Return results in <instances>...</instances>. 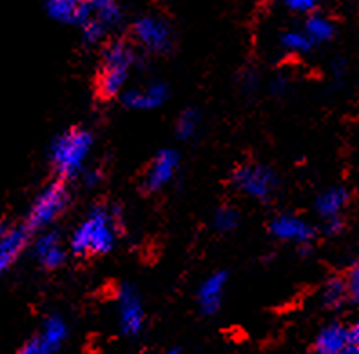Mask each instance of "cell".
<instances>
[{
    "mask_svg": "<svg viewBox=\"0 0 359 354\" xmlns=\"http://www.w3.org/2000/svg\"><path fill=\"white\" fill-rule=\"evenodd\" d=\"M348 198H351V192L346 191L345 188L327 189L316 200V211L325 220L337 218V216H341L343 209L348 204Z\"/></svg>",
    "mask_w": 359,
    "mask_h": 354,
    "instance_id": "cell-17",
    "label": "cell"
},
{
    "mask_svg": "<svg viewBox=\"0 0 359 354\" xmlns=\"http://www.w3.org/2000/svg\"><path fill=\"white\" fill-rule=\"evenodd\" d=\"M169 96V89L165 84L162 82H153L147 84L145 88H135L128 89L122 93V102L129 110H138V111H147V110H156Z\"/></svg>",
    "mask_w": 359,
    "mask_h": 354,
    "instance_id": "cell-9",
    "label": "cell"
},
{
    "mask_svg": "<svg viewBox=\"0 0 359 354\" xmlns=\"http://www.w3.org/2000/svg\"><path fill=\"white\" fill-rule=\"evenodd\" d=\"M271 232L276 238L294 244H309L314 238V229L305 220L294 214H280L271 222Z\"/></svg>",
    "mask_w": 359,
    "mask_h": 354,
    "instance_id": "cell-11",
    "label": "cell"
},
{
    "mask_svg": "<svg viewBox=\"0 0 359 354\" xmlns=\"http://www.w3.org/2000/svg\"><path fill=\"white\" fill-rule=\"evenodd\" d=\"M35 256L46 269H58L66 262V249L60 242V235L55 231H46L35 242Z\"/></svg>",
    "mask_w": 359,
    "mask_h": 354,
    "instance_id": "cell-13",
    "label": "cell"
},
{
    "mask_svg": "<svg viewBox=\"0 0 359 354\" xmlns=\"http://www.w3.org/2000/svg\"><path fill=\"white\" fill-rule=\"evenodd\" d=\"M135 49L128 42H113L107 46L102 57L100 73L97 77V91L102 98L109 100L114 96L122 95L129 74L135 66Z\"/></svg>",
    "mask_w": 359,
    "mask_h": 354,
    "instance_id": "cell-3",
    "label": "cell"
},
{
    "mask_svg": "<svg viewBox=\"0 0 359 354\" xmlns=\"http://www.w3.org/2000/svg\"><path fill=\"white\" fill-rule=\"evenodd\" d=\"M180 167V157L172 149H163L154 157L149 169L145 173L144 185L147 191H160L175 180Z\"/></svg>",
    "mask_w": 359,
    "mask_h": 354,
    "instance_id": "cell-8",
    "label": "cell"
},
{
    "mask_svg": "<svg viewBox=\"0 0 359 354\" xmlns=\"http://www.w3.org/2000/svg\"><path fill=\"white\" fill-rule=\"evenodd\" d=\"M234 185L243 195L255 198V200H269L276 191L278 178L274 171L259 164H245L234 171Z\"/></svg>",
    "mask_w": 359,
    "mask_h": 354,
    "instance_id": "cell-5",
    "label": "cell"
},
{
    "mask_svg": "<svg viewBox=\"0 0 359 354\" xmlns=\"http://www.w3.org/2000/svg\"><path fill=\"white\" fill-rule=\"evenodd\" d=\"M118 318L120 327L129 336L140 334L144 329L145 313L142 300L133 285H122L118 291Z\"/></svg>",
    "mask_w": 359,
    "mask_h": 354,
    "instance_id": "cell-7",
    "label": "cell"
},
{
    "mask_svg": "<svg viewBox=\"0 0 359 354\" xmlns=\"http://www.w3.org/2000/svg\"><path fill=\"white\" fill-rule=\"evenodd\" d=\"M348 300V293H346L345 282L341 278H332L329 284L323 289V303L329 307H339Z\"/></svg>",
    "mask_w": 359,
    "mask_h": 354,
    "instance_id": "cell-20",
    "label": "cell"
},
{
    "mask_svg": "<svg viewBox=\"0 0 359 354\" xmlns=\"http://www.w3.org/2000/svg\"><path fill=\"white\" fill-rule=\"evenodd\" d=\"M67 204H69V191L66 184L62 180L51 182L39 192V197L33 202L27 213L26 228L29 231L48 228L67 209Z\"/></svg>",
    "mask_w": 359,
    "mask_h": 354,
    "instance_id": "cell-4",
    "label": "cell"
},
{
    "mask_svg": "<svg viewBox=\"0 0 359 354\" xmlns=\"http://www.w3.org/2000/svg\"><path fill=\"white\" fill-rule=\"evenodd\" d=\"M198 127H200V114L194 110H187L178 117V122H176V133H178V138L182 140H189L196 135Z\"/></svg>",
    "mask_w": 359,
    "mask_h": 354,
    "instance_id": "cell-21",
    "label": "cell"
},
{
    "mask_svg": "<svg viewBox=\"0 0 359 354\" xmlns=\"http://www.w3.org/2000/svg\"><path fill=\"white\" fill-rule=\"evenodd\" d=\"M325 231L329 232V235H337V232L343 231V220L341 216H337V218H330L325 222Z\"/></svg>",
    "mask_w": 359,
    "mask_h": 354,
    "instance_id": "cell-27",
    "label": "cell"
},
{
    "mask_svg": "<svg viewBox=\"0 0 359 354\" xmlns=\"http://www.w3.org/2000/svg\"><path fill=\"white\" fill-rule=\"evenodd\" d=\"M320 0H285V6L296 13H311Z\"/></svg>",
    "mask_w": 359,
    "mask_h": 354,
    "instance_id": "cell-26",
    "label": "cell"
},
{
    "mask_svg": "<svg viewBox=\"0 0 359 354\" xmlns=\"http://www.w3.org/2000/svg\"><path fill=\"white\" fill-rule=\"evenodd\" d=\"M345 287H346V293H348V300L355 302L359 298V267L358 263L351 267V271L346 275L345 280Z\"/></svg>",
    "mask_w": 359,
    "mask_h": 354,
    "instance_id": "cell-24",
    "label": "cell"
},
{
    "mask_svg": "<svg viewBox=\"0 0 359 354\" xmlns=\"http://www.w3.org/2000/svg\"><path fill=\"white\" fill-rule=\"evenodd\" d=\"M18 354H53V350H49L40 338H31L20 347Z\"/></svg>",
    "mask_w": 359,
    "mask_h": 354,
    "instance_id": "cell-25",
    "label": "cell"
},
{
    "mask_svg": "<svg viewBox=\"0 0 359 354\" xmlns=\"http://www.w3.org/2000/svg\"><path fill=\"white\" fill-rule=\"evenodd\" d=\"M46 11L57 22L79 26L86 15V2L83 0H46Z\"/></svg>",
    "mask_w": 359,
    "mask_h": 354,
    "instance_id": "cell-15",
    "label": "cell"
},
{
    "mask_svg": "<svg viewBox=\"0 0 359 354\" xmlns=\"http://www.w3.org/2000/svg\"><path fill=\"white\" fill-rule=\"evenodd\" d=\"M6 229H8V225H6L4 222H0V240H2V236H4Z\"/></svg>",
    "mask_w": 359,
    "mask_h": 354,
    "instance_id": "cell-29",
    "label": "cell"
},
{
    "mask_svg": "<svg viewBox=\"0 0 359 354\" xmlns=\"http://www.w3.org/2000/svg\"><path fill=\"white\" fill-rule=\"evenodd\" d=\"M116 213H118L116 209H109L104 206L93 207L86 220L71 236V251L79 256L109 253L118 238Z\"/></svg>",
    "mask_w": 359,
    "mask_h": 354,
    "instance_id": "cell-1",
    "label": "cell"
},
{
    "mask_svg": "<svg viewBox=\"0 0 359 354\" xmlns=\"http://www.w3.org/2000/svg\"><path fill=\"white\" fill-rule=\"evenodd\" d=\"M93 149L91 131L83 127H71L53 140L49 148V160L62 180L75 178L86 166Z\"/></svg>",
    "mask_w": 359,
    "mask_h": 354,
    "instance_id": "cell-2",
    "label": "cell"
},
{
    "mask_svg": "<svg viewBox=\"0 0 359 354\" xmlns=\"http://www.w3.org/2000/svg\"><path fill=\"white\" fill-rule=\"evenodd\" d=\"M100 180L102 176L98 171H88V173L83 175V182H86V185H97Z\"/></svg>",
    "mask_w": 359,
    "mask_h": 354,
    "instance_id": "cell-28",
    "label": "cell"
},
{
    "mask_svg": "<svg viewBox=\"0 0 359 354\" xmlns=\"http://www.w3.org/2000/svg\"><path fill=\"white\" fill-rule=\"evenodd\" d=\"M39 338L49 350L55 353V350L60 349L62 343L66 341L67 324L57 315L48 316V318L44 320V324H42V332H40Z\"/></svg>",
    "mask_w": 359,
    "mask_h": 354,
    "instance_id": "cell-18",
    "label": "cell"
},
{
    "mask_svg": "<svg viewBox=\"0 0 359 354\" xmlns=\"http://www.w3.org/2000/svg\"><path fill=\"white\" fill-rule=\"evenodd\" d=\"M86 2V18H93L100 22L105 29L118 26L122 22V8L116 0H83ZM80 26V24H79Z\"/></svg>",
    "mask_w": 359,
    "mask_h": 354,
    "instance_id": "cell-14",
    "label": "cell"
},
{
    "mask_svg": "<svg viewBox=\"0 0 359 354\" xmlns=\"http://www.w3.org/2000/svg\"><path fill=\"white\" fill-rule=\"evenodd\" d=\"M167 354H180L178 350H171V353H167Z\"/></svg>",
    "mask_w": 359,
    "mask_h": 354,
    "instance_id": "cell-30",
    "label": "cell"
},
{
    "mask_svg": "<svg viewBox=\"0 0 359 354\" xmlns=\"http://www.w3.org/2000/svg\"><path fill=\"white\" fill-rule=\"evenodd\" d=\"M348 338H346V327L341 324H330L321 329L316 338L314 350L316 354H343Z\"/></svg>",
    "mask_w": 359,
    "mask_h": 354,
    "instance_id": "cell-16",
    "label": "cell"
},
{
    "mask_svg": "<svg viewBox=\"0 0 359 354\" xmlns=\"http://www.w3.org/2000/svg\"><path fill=\"white\" fill-rule=\"evenodd\" d=\"M29 229L26 225H15L6 229L2 240H0V278L11 269L15 262L20 258V254L26 249L29 242Z\"/></svg>",
    "mask_w": 359,
    "mask_h": 354,
    "instance_id": "cell-10",
    "label": "cell"
},
{
    "mask_svg": "<svg viewBox=\"0 0 359 354\" xmlns=\"http://www.w3.org/2000/svg\"><path fill=\"white\" fill-rule=\"evenodd\" d=\"M240 222V214L232 207H219L215 214V228L222 232H229L236 228Z\"/></svg>",
    "mask_w": 359,
    "mask_h": 354,
    "instance_id": "cell-23",
    "label": "cell"
},
{
    "mask_svg": "<svg viewBox=\"0 0 359 354\" xmlns=\"http://www.w3.org/2000/svg\"><path fill=\"white\" fill-rule=\"evenodd\" d=\"M225 285H227V273L218 271L207 276L198 289V303L202 307L203 315H215L222 307Z\"/></svg>",
    "mask_w": 359,
    "mask_h": 354,
    "instance_id": "cell-12",
    "label": "cell"
},
{
    "mask_svg": "<svg viewBox=\"0 0 359 354\" xmlns=\"http://www.w3.org/2000/svg\"><path fill=\"white\" fill-rule=\"evenodd\" d=\"M303 33L307 35V39L311 40L312 46L323 44V42H329V40L332 39L334 33H336V27H334V24L330 22L325 15L314 13L307 18Z\"/></svg>",
    "mask_w": 359,
    "mask_h": 354,
    "instance_id": "cell-19",
    "label": "cell"
},
{
    "mask_svg": "<svg viewBox=\"0 0 359 354\" xmlns=\"http://www.w3.org/2000/svg\"><path fill=\"white\" fill-rule=\"evenodd\" d=\"M133 37L142 48L153 53H163L171 48L172 31L162 17L145 15L133 24Z\"/></svg>",
    "mask_w": 359,
    "mask_h": 354,
    "instance_id": "cell-6",
    "label": "cell"
},
{
    "mask_svg": "<svg viewBox=\"0 0 359 354\" xmlns=\"http://www.w3.org/2000/svg\"><path fill=\"white\" fill-rule=\"evenodd\" d=\"M281 46L289 53H296V55H305L311 51L312 42L307 39V35L303 31H287L281 37Z\"/></svg>",
    "mask_w": 359,
    "mask_h": 354,
    "instance_id": "cell-22",
    "label": "cell"
}]
</instances>
